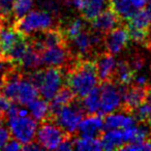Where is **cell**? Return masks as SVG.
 Listing matches in <instances>:
<instances>
[{
    "label": "cell",
    "instance_id": "36",
    "mask_svg": "<svg viewBox=\"0 0 151 151\" xmlns=\"http://www.w3.org/2000/svg\"><path fill=\"white\" fill-rule=\"evenodd\" d=\"M22 149H23V150H27V151H40V150H42L44 148H42L37 142L31 141V142L27 143V144L22 145Z\"/></svg>",
    "mask_w": 151,
    "mask_h": 151
},
{
    "label": "cell",
    "instance_id": "13",
    "mask_svg": "<svg viewBox=\"0 0 151 151\" xmlns=\"http://www.w3.org/2000/svg\"><path fill=\"white\" fill-rule=\"evenodd\" d=\"M120 21H121L120 18L118 17L113 7L110 5L91 21V25H92V29L94 31L105 34L119 25Z\"/></svg>",
    "mask_w": 151,
    "mask_h": 151
},
{
    "label": "cell",
    "instance_id": "30",
    "mask_svg": "<svg viewBox=\"0 0 151 151\" xmlns=\"http://www.w3.org/2000/svg\"><path fill=\"white\" fill-rule=\"evenodd\" d=\"M120 150H138V151H148L151 150V140H143L138 142L126 143V145H122Z\"/></svg>",
    "mask_w": 151,
    "mask_h": 151
},
{
    "label": "cell",
    "instance_id": "38",
    "mask_svg": "<svg viewBox=\"0 0 151 151\" xmlns=\"http://www.w3.org/2000/svg\"><path fill=\"white\" fill-rule=\"evenodd\" d=\"M9 103L11 101H7L5 97H3L2 95H1V93H0V112H3L4 113L5 111H6L7 107H9Z\"/></svg>",
    "mask_w": 151,
    "mask_h": 151
},
{
    "label": "cell",
    "instance_id": "26",
    "mask_svg": "<svg viewBox=\"0 0 151 151\" xmlns=\"http://www.w3.org/2000/svg\"><path fill=\"white\" fill-rule=\"evenodd\" d=\"M73 149L80 151H101V142L97 137H83L73 140Z\"/></svg>",
    "mask_w": 151,
    "mask_h": 151
},
{
    "label": "cell",
    "instance_id": "28",
    "mask_svg": "<svg viewBox=\"0 0 151 151\" xmlns=\"http://www.w3.org/2000/svg\"><path fill=\"white\" fill-rule=\"evenodd\" d=\"M86 29V23H85L84 19H73L69 22L66 25L64 30H62L63 34L65 36L66 42L70 38L75 37L76 35H78L80 32L84 31Z\"/></svg>",
    "mask_w": 151,
    "mask_h": 151
},
{
    "label": "cell",
    "instance_id": "10",
    "mask_svg": "<svg viewBox=\"0 0 151 151\" xmlns=\"http://www.w3.org/2000/svg\"><path fill=\"white\" fill-rule=\"evenodd\" d=\"M42 65L49 67H63L68 68L73 62V54L66 44H59L42 49L40 52Z\"/></svg>",
    "mask_w": 151,
    "mask_h": 151
},
{
    "label": "cell",
    "instance_id": "8",
    "mask_svg": "<svg viewBox=\"0 0 151 151\" xmlns=\"http://www.w3.org/2000/svg\"><path fill=\"white\" fill-rule=\"evenodd\" d=\"M103 40L104 37L101 33L94 30L92 32H89L85 29L75 37L68 40L71 46V49H68L71 54L73 52L79 58H83V57L89 56L91 53L94 52L95 48L103 44Z\"/></svg>",
    "mask_w": 151,
    "mask_h": 151
},
{
    "label": "cell",
    "instance_id": "18",
    "mask_svg": "<svg viewBox=\"0 0 151 151\" xmlns=\"http://www.w3.org/2000/svg\"><path fill=\"white\" fill-rule=\"evenodd\" d=\"M38 96V90L35 85L28 80L27 77H22L19 82L16 103L21 106H27Z\"/></svg>",
    "mask_w": 151,
    "mask_h": 151
},
{
    "label": "cell",
    "instance_id": "21",
    "mask_svg": "<svg viewBox=\"0 0 151 151\" xmlns=\"http://www.w3.org/2000/svg\"><path fill=\"white\" fill-rule=\"evenodd\" d=\"M28 106L29 113L31 114L32 118L36 121H46L50 119V106L48 101L44 99H37L36 97L34 101H32Z\"/></svg>",
    "mask_w": 151,
    "mask_h": 151
},
{
    "label": "cell",
    "instance_id": "27",
    "mask_svg": "<svg viewBox=\"0 0 151 151\" xmlns=\"http://www.w3.org/2000/svg\"><path fill=\"white\" fill-rule=\"evenodd\" d=\"M134 70L129 66L127 61H120L116 65V70L114 78L117 80V83L120 85H129L132 82L134 78Z\"/></svg>",
    "mask_w": 151,
    "mask_h": 151
},
{
    "label": "cell",
    "instance_id": "20",
    "mask_svg": "<svg viewBox=\"0 0 151 151\" xmlns=\"http://www.w3.org/2000/svg\"><path fill=\"white\" fill-rule=\"evenodd\" d=\"M75 94L73 93V91L68 88V87H61L60 90L53 96V99H51L50 106V114L51 117L54 115L56 112H58L64 106L70 104L71 101H75ZM51 119V118H50Z\"/></svg>",
    "mask_w": 151,
    "mask_h": 151
},
{
    "label": "cell",
    "instance_id": "19",
    "mask_svg": "<svg viewBox=\"0 0 151 151\" xmlns=\"http://www.w3.org/2000/svg\"><path fill=\"white\" fill-rule=\"evenodd\" d=\"M110 5V0H85L80 12L85 21H92Z\"/></svg>",
    "mask_w": 151,
    "mask_h": 151
},
{
    "label": "cell",
    "instance_id": "11",
    "mask_svg": "<svg viewBox=\"0 0 151 151\" xmlns=\"http://www.w3.org/2000/svg\"><path fill=\"white\" fill-rule=\"evenodd\" d=\"M128 40H129V34L127 28L122 25H118L106 33L103 44L108 53L116 55L126 48Z\"/></svg>",
    "mask_w": 151,
    "mask_h": 151
},
{
    "label": "cell",
    "instance_id": "6",
    "mask_svg": "<svg viewBox=\"0 0 151 151\" xmlns=\"http://www.w3.org/2000/svg\"><path fill=\"white\" fill-rule=\"evenodd\" d=\"M122 88L123 85L114 83L112 81L101 82L99 87L101 91V107L99 115H107L117 111L122 106Z\"/></svg>",
    "mask_w": 151,
    "mask_h": 151
},
{
    "label": "cell",
    "instance_id": "39",
    "mask_svg": "<svg viewBox=\"0 0 151 151\" xmlns=\"http://www.w3.org/2000/svg\"><path fill=\"white\" fill-rule=\"evenodd\" d=\"M84 1L85 0H71V4H73V7H76V9H79V11H81L83 4H84Z\"/></svg>",
    "mask_w": 151,
    "mask_h": 151
},
{
    "label": "cell",
    "instance_id": "1",
    "mask_svg": "<svg viewBox=\"0 0 151 151\" xmlns=\"http://www.w3.org/2000/svg\"><path fill=\"white\" fill-rule=\"evenodd\" d=\"M66 82L75 96L82 99L96 87L99 77L93 61L79 59L68 67Z\"/></svg>",
    "mask_w": 151,
    "mask_h": 151
},
{
    "label": "cell",
    "instance_id": "22",
    "mask_svg": "<svg viewBox=\"0 0 151 151\" xmlns=\"http://www.w3.org/2000/svg\"><path fill=\"white\" fill-rule=\"evenodd\" d=\"M19 65L24 70H27V71H33L35 69H38L42 65V60H40V52L29 44L27 51L24 54L23 58L21 59Z\"/></svg>",
    "mask_w": 151,
    "mask_h": 151
},
{
    "label": "cell",
    "instance_id": "35",
    "mask_svg": "<svg viewBox=\"0 0 151 151\" xmlns=\"http://www.w3.org/2000/svg\"><path fill=\"white\" fill-rule=\"evenodd\" d=\"M57 149L58 150H71V149H73V140L71 139V137H65L64 140L60 143Z\"/></svg>",
    "mask_w": 151,
    "mask_h": 151
},
{
    "label": "cell",
    "instance_id": "23",
    "mask_svg": "<svg viewBox=\"0 0 151 151\" xmlns=\"http://www.w3.org/2000/svg\"><path fill=\"white\" fill-rule=\"evenodd\" d=\"M104 150H114L119 149L124 145L122 129H107L101 139Z\"/></svg>",
    "mask_w": 151,
    "mask_h": 151
},
{
    "label": "cell",
    "instance_id": "14",
    "mask_svg": "<svg viewBox=\"0 0 151 151\" xmlns=\"http://www.w3.org/2000/svg\"><path fill=\"white\" fill-rule=\"evenodd\" d=\"M96 73L99 77V80L101 82H107L112 81L115 76L116 70V59L110 53H101L96 57V60L94 62Z\"/></svg>",
    "mask_w": 151,
    "mask_h": 151
},
{
    "label": "cell",
    "instance_id": "5",
    "mask_svg": "<svg viewBox=\"0 0 151 151\" xmlns=\"http://www.w3.org/2000/svg\"><path fill=\"white\" fill-rule=\"evenodd\" d=\"M11 134L22 145L34 140L37 130L36 120L29 115H15L6 118Z\"/></svg>",
    "mask_w": 151,
    "mask_h": 151
},
{
    "label": "cell",
    "instance_id": "37",
    "mask_svg": "<svg viewBox=\"0 0 151 151\" xmlns=\"http://www.w3.org/2000/svg\"><path fill=\"white\" fill-rule=\"evenodd\" d=\"M126 1L128 3H130L137 11H139L141 9H144V6L147 3V0H126Z\"/></svg>",
    "mask_w": 151,
    "mask_h": 151
},
{
    "label": "cell",
    "instance_id": "16",
    "mask_svg": "<svg viewBox=\"0 0 151 151\" xmlns=\"http://www.w3.org/2000/svg\"><path fill=\"white\" fill-rule=\"evenodd\" d=\"M137 120L134 115L124 111L123 113H110L107 114L104 120V127L106 129H122L136 125Z\"/></svg>",
    "mask_w": 151,
    "mask_h": 151
},
{
    "label": "cell",
    "instance_id": "4",
    "mask_svg": "<svg viewBox=\"0 0 151 151\" xmlns=\"http://www.w3.org/2000/svg\"><path fill=\"white\" fill-rule=\"evenodd\" d=\"M84 109L75 101L62 107L51 118H54L55 123L60 126L66 134H73L78 130V126L84 116Z\"/></svg>",
    "mask_w": 151,
    "mask_h": 151
},
{
    "label": "cell",
    "instance_id": "25",
    "mask_svg": "<svg viewBox=\"0 0 151 151\" xmlns=\"http://www.w3.org/2000/svg\"><path fill=\"white\" fill-rule=\"evenodd\" d=\"M28 46H29V42H28V40H27V36L23 35L6 53H5L4 57H6L9 60L13 61L14 63L19 65L20 61L23 58L25 52L27 51Z\"/></svg>",
    "mask_w": 151,
    "mask_h": 151
},
{
    "label": "cell",
    "instance_id": "12",
    "mask_svg": "<svg viewBox=\"0 0 151 151\" xmlns=\"http://www.w3.org/2000/svg\"><path fill=\"white\" fill-rule=\"evenodd\" d=\"M150 87H140L134 84L123 85L122 88V108L127 113H132L134 108L138 107L147 99Z\"/></svg>",
    "mask_w": 151,
    "mask_h": 151
},
{
    "label": "cell",
    "instance_id": "24",
    "mask_svg": "<svg viewBox=\"0 0 151 151\" xmlns=\"http://www.w3.org/2000/svg\"><path fill=\"white\" fill-rule=\"evenodd\" d=\"M82 107L88 114H99L101 107V91L99 87H94L84 97H82Z\"/></svg>",
    "mask_w": 151,
    "mask_h": 151
},
{
    "label": "cell",
    "instance_id": "3",
    "mask_svg": "<svg viewBox=\"0 0 151 151\" xmlns=\"http://www.w3.org/2000/svg\"><path fill=\"white\" fill-rule=\"evenodd\" d=\"M54 16L49 11H30L25 16L18 19L14 28L23 35L29 36L36 32H42L53 28Z\"/></svg>",
    "mask_w": 151,
    "mask_h": 151
},
{
    "label": "cell",
    "instance_id": "32",
    "mask_svg": "<svg viewBox=\"0 0 151 151\" xmlns=\"http://www.w3.org/2000/svg\"><path fill=\"white\" fill-rule=\"evenodd\" d=\"M130 61H127L129 66L132 67V69L134 70V73H139L143 69V67L145 66V58L141 54H134L129 59Z\"/></svg>",
    "mask_w": 151,
    "mask_h": 151
},
{
    "label": "cell",
    "instance_id": "33",
    "mask_svg": "<svg viewBox=\"0 0 151 151\" xmlns=\"http://www.w3.org/2000/svg\"><path fill=\"white\" fill-rule=\"evenodd\" d=\"M9 136H11L9 130L2 126V124H0V149H2L7 143V141L9 140Z\"/></svg>",
    "mask_w": 151,
    "mask_h": 151
},
{
    "label": "cell",
    "instance_id": "42",
    "mask_svg": "<svg viewBox=\"0 0 151 151\" xmlns=\"http://www.w3.org/2000/svg\"><path fill=\"white\" fill-rule=\"evenodd\" d=\"M149 136H150V137H151V130H150V134H149Z\"/></svg>",
    "mask_w": 151,
    "mask_h": 151
},
{
    "label": "cell",
    "instance_id": "7",
    "mask_svg": "<svg viewBox=\"0 0 151 151\" xmlns=\"http://www.w3.org/2000/svg\"><path fill=\"white\" fill-rule=\"evenodd\" d=\"M151 27V19L147 9H141L127 20V31L129 40L138 44H147L149 40V30Z\"/></svg>",
    "mask_w": 151,
    "mask_h": 151
},
{
    "label": "cell",
    "instance_id": "41",
    "mask_svg": "<svg viewBox=\"0 0 151 151\" xmlns=\"http://www.w3.org/2000/svg\"><path fill=\"white\" fill-rule=\"evenodd\" d=\"M2 57H4V56H3V53H2V51H1V49H0V59L2 58Z\"/></svg>",
    "mask_w": 151,
    "mask_h": 151
},
{
    "label": "cell",
    "instance_id": "17",
    "mask_svg": "<svg viewBox=\"0 0 151 151\" xmlns=\"http://www.w3.org/2000/svg\"><path fill=\"white\" fill-rule=\"evenodd\" d=\"M23 36V34L14 28V24L7 22L0 23V49L4 54Z\"/></svg>",
    "mask_w": 151,
    "mask_h": 151
},
{
    "label": "cell",
    "instance_id": "2",
    "mask_svg": "<svg viewBox=\"0 0 151 151\" xmlns=\"http://www.w3.org/2000/svg\"><path fill=\"white\" fill-rule=\"evenodd\" d=\"M28 80L37 88L38 93L46 101H51L63 85V71L60 67L35 69L28 73Z\"/></svg>",
    "mask_w": 151,
    "mask_h": 151
},
{
    "label": "cell",
    "instance_id": "15",
    "mask_svg": "<svg viewBox=\"0 0 151 151\" xmlns=\"http://www.w3.org/2000/svg\"><path fill=\"white\" fill-rule=\"evenodd\" d=\"M104 129V119L99 114H89L81 120L78 126L79 132L83 137H97Z\"/></svg>",
    "mask_w": 151,
    "mask_h": 151
},
{
    "label": "cell",
    "instance_id": "9",
    "mask_svg": "<svg viewBox=\"0 0 151 151\" xmlns=\"http://www.w3.org/2000/svg\"><path fill=\"white\" fill-rule=\"evenodd\" d=\"M36 140L37 143L44 149L55 150L58 148L60 143L64 140L65 137L70 136L66 134L60 126L53 123L51 119L42 121V125L36 130Z\"/></svg>",
    "mask_w": 151,
    "mask_h": 151
},
{
    "label": "cell",
    "instance_id": "29",
    "mask_svg": "<svg viewBox=\"0 0 151 151\" xmlns=\"http://www.w3.org/2000/svg\"><path fill=\"white\" fill-rule=\"evenodd\" d=\"M35 0H15L13 6V18L16 20L20 19L23 16H25L27 13L31 11L32 6L34 4Z\"/></svg>",
    "mask_w": 151,
    "mask_h": 151
},
{
    "label": "cell",
    "instance_id": "40",
    "mask_svg": "<svg viewBox=\"0 0 151 151\" xmlns=\"http://www.w3.org/2000/svg\"><path fill=\"white\" fill-rule=\"evenodd\" d=\"M149 123V125L151 126V113H150V116H149V118H148V121H147Z\"/></svg>",
    "mask_w": 151,
    "mask_h": 151
},
{
    "label": "cell",
    "instance_id": "34",
    "mask_svg": "<svg viewBox=\"0 0 151 151\" xmlns=\"http://www.w3.org/2000/svg\"><path fill=\"white\" fill-rule=\"evenodd\" d=\"M2 149L4 150H9V151H17V150H21L22 149V144L17 141L16 139H13V140H9L7 143L4 145Z\"/></svg>",
    "mask_w": 151,
    "mask_h": 151
},
{
    "label": "cell",
    "instance_id": "31",
    "mask_svg": "<svg viewBox=\"0 0 151 151\" xmlns=\"http://www.w3.org/2000/svg\"><path fill=\"white\" fill-rule=\"evenodd\" d=\"M15 0H0V17L1 21H9L13 18V6Z\"/></svg>",
    "mask_w": 151,
    "mask_h": 151
}]
</instances>
